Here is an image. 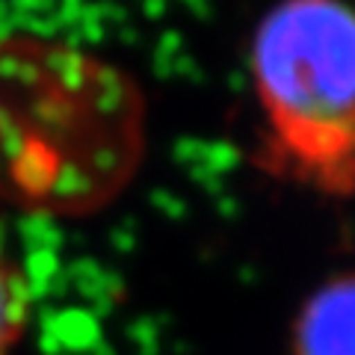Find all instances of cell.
<instances>
[{
  "label": "cell",
  "mask_w": 355,
  "mask_h": 355,
  "mask_svg": "<svg viewBox=\"0 0 355 355\" xmlns=\"http://www.w3.org/2000/svg\"><path fill=\"white\" fill-rule=\"evenodd\" d=\"M27 284L15 263L0 252V355H12L27 326Z\"/></svg>",
  "instance_id": "obj_3"
},
{
  "label": "cell",
  "mask_w": 355,
  "mask_h": 355,
  "mask_svg": "<svg viewBox=\"0 0 355 355\" xmlns=\"http://www.w3.org/2000/svg\"><path fill=\"white\" fill-rule=\"evenodd\" d=\"M299 355H355V279L311 299L296 335Z\"/></svg>",
  "instance_id": "obj_2"
},
{
  "label": "cell",
  "mask_w": 355,
  "mask_h": 355,
  "mask_svg": "<svg viewBox=\"0 0 355 355\" xmlns=\"http://www.w3.org/2000/svg\"><path fill=\"white\" fill-rule=\"evenodd\" d=\"M258 101L284 169L320 190L355 187V12L291 3L258 27Z\"/></svg>",
  "instance_id": "obj_1"
}]
</instances>
